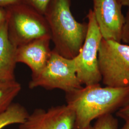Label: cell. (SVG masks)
Returning <instances> with one entry per match:
<instances>
[{"mask_svg": "<svg viewBox=\"0 0 129 129\" xmlns=\"http://www.w3.org/2000/svg\"><path fill=\"white\" fill-rule=\"evenodd\" d=\"M29 114L24 106L18 103H13L6 111L0 114V129L10 125L23 123Z\"/></svg>", "mask_w": 129, "mask_h": 129, "instance_id": "cell-11", "label": "cell"}, {"mask_svg": "<svg viewBox=\"0 0 129 129\" xmlns=\"http://www.w3.org/2000/svg\"><path fill=\"white\" fill-rule=\"evenodd\" d=\"M20 3V0H0V7L6 8Z\"/></svg>", "mask_w": 129, "mask_h": 129, "instance_id": "cell-17", "label": "cell"}, {"mask_svg": "<svg viewBox=\"0 0 129 129\" xmlns=\"http://www.w3.org/2000/svg\"><path fill=\"white\" fill-rule=\"evenodd\" d=\"M7 19V11L5 8L0 7V26L5 22Z\"/></svg>", "mask_w": 129, "mask_h": 129, "instance_id": "cell-18", "label": "cell"}, {"mask_svg": "<svg viewBox=\"0 0 129 129\" xmlns=\"http://www.w3.org/2000/svg\"><path fill=\"white\" fill-rule=\"evenodd\" d=\"M116 115L125 121H129V104L117 111Z\"/></svg>", "mask_w": 129, "mask_h": 129, "instance_id": "cell-16", "label": "cell"}, {"mask_svg": "<svg viewBox=\"0 0 129 129\" xmlns=\"http://www.w3.org/2000/svg\"><path fill=\"white\" fill-rule=\"evenodd\" d=\"M21 2L44 15L51 0H20Z\"/></svg>", "mask_w": 129, "mask_h": 129, "instance_id": "cell-14", "label": "cell"}, {"mask_svg": "<svg viewBox=\"0 0 129 129\" xmlns=\"http://www.w3.org/2000/svg\"><path fill=\"white\" fill-rule=\"evenodd\" d=\"M98 61L104 85L112 88L129 86V45L102 38Z\"/></svg>", "mask_w": 129, "mask_h": 129, "instance_id": "cell-4", "label": "cell"}, {"mask_svg": "<svg viewBox=\"0 0 129 129\" xmlns=\"http://www.w3.org/2000/svg\"><path fill=\"white\" fill-rule=\"evenodd\" d=\"M121 41L129 44V7L125 16V23L122 29Z\"/></svg>", "mask_w": 129, "mask_h": 129, "instance_id": "cell-15", "label": "cell"}, {"mask_svg": "<svg viewBox=\"0 0 129 129\" xmlns=\"http://www.w3.org/2000/svg\"><path fill=\"white\" fill-rule=\"evenodd\" d=\"M94 129V127H93V126H91V125H90V126H89V127H88L87 128H85V129Z\"/></svg>", "mask_w": 129, "mask_h": 129, "instance_id": "cell-21", "label": "cell"}, {"mask_svg": "<svg viewBox=\"0 0 129 129\" xmlns=\"http://www.w3.org/2000/svg\"><path fill=\"white\" fill-rule=\"evenodd\" d=\"M122 6H127L129 7V0H118Z\"/></svg>", "mask_w": 129, "mask_h": 129, "instance_id": "cell-19", "label": "cell"}, {"mask_svg": "<svg viewBox=\"0 0 129 129\" xmlns=\"http://www.w3.org/2000/svg\"><path fill=\"white\" fill-rule=\"evenodd\" d=\"M67 105L73 111V129H84L93 120L112 114L129 104V86L102 87L100 84L85 86L66 93Z\"/></svg>", "mask_w": 129, "mask_h": 129, "instance_id": "cell-1", "label": "cell"}, {"mask_svg": "<svg viewBox=\"0 0 129 129\" xmlns=\"http://www.w3.org/2000/svg\"><path fill=\"white\" fill-rule=\"evenodd\" d=\"M93 12L102 38L121 42L125 16L118 0H93Z\"/></svg>", "mask_w": 129, "mask_h": 129, "instance_id": "cell-7", "label": "cell"}, {"mask_svg": "<svg viewBox=\"0 0 129 129\" xmlns=\"http://www.w3.org/2000/svg\"><path fill=\"white\" fill-rule=\"evenodd\" d=\"M22 90V85L15 80L0 81V114L13 103Z\"/></svg>", "mask_w": 129, "mask_h": 129, "instance_id": "cell-12", "label": "cell"}, {"mask_svg": "<svg viewBox=\"0 0 129 129\" xmlns=\"http://www.w3.org/2000/svg\"><path fill=\"white\" fill-rule=\"evenodd\" d=\"M10 40L16 47L42 37L50 36L43 14L20 3L6 8Z\"/></svg>", "mask_w": 129, "mask_h": 129, "instance_id": "cell-3", "label": "cell"}, {"mask_svg": "<svg viewBox=\"0 0 129 129\" xmlns=\"http://www.w3.org/2000/svg\"><path fill=\"white\" fill-rule=\"evenodd\" d=\"M38 87L47 90L59 89L66 93L82 87L77 77L75 58H66L52 50L46 66L32 77L29 83L30 89Z\"/></svg>", "mask_w": 129, "mask_h": 129, "instance_id": "cell-5", "label": "cell"}, {"mask_svg": "<svg viewBox=\"0 0 129 129\" xmlns=\"http://www.w3.org/2000/svg\"><path fill=\"white\" fill-rule=\"evenodd\" d=\"M87 18L86 37L79 54L74 57L77 77L80 83L85 86L100 84L102 81L98 55L102 37L92 10L89 11Z\"/></svg>", "mask_w": 129, "mask_h": 129, "instance_id": "cell-6", "label": "cell"}, {"mask_svg": "<svg viewBox=\"0 0 129 129\" xmlns=\"http://www.w3.org/2000/svg\"><path fill=\"white\" fill-rule=\"evenodd\" d=\"M121 129H129V121H125V123Z\"/></svg>", "mask_w": 129, "mask_h": 129, "instance_id": "cell-20", "label": "cell"}, {"mask_svg": "<svg viewBox=\"0 0 129 129\" xmlns=\"http://www.w3.org/2000/svg\"><path fill=\"white\" fill-rule=\"evenodd\" d=\"M45 17L50 30L53 50L72 59L78 55L86 37L88 24L80 23L70 9V0H51Z\"/></svg>", "mask_w": 129, "mask_h": 129, "instance_id": "cell-2", "label": "cell"}, {"mask_svg": "<svg viewBox=\"0 0 129 129\" xmlns=\"http://www.w3.org/2000/svg\"><path fill=\"white\" fill-rule=\"evenodd\" d=\"M75 120L74 111L67 104L47 110L37 108L20 124L19 129H73Z\"/></svg>", "mask_w": 129, "mask_h": 129, "instance_id": "cell-8", "label": "cell"}, {"mask_svg": "<svg viewBox=\"0 0 129 129\" xmlns=\"http://www.w3.org/2000/svg\"><path fill=\"white\" fill-rule=\"evenodd\" d=\"M16 48L10 40L6 20L0 26V81L15 80Z\"/></svg>", "mask_w": 129, "mask_h": 129, "instance_id": "cell-10", "label": "cell"}, {"mask_svg": "<svg viewBox=\"0 0 129 129\" xmlns=\"http://www.w3.org/2000/svg\"><path fill=\"white\" fill-rule=\"evenodd\" d=\"M50 40V37H42L17 47V63L27 66L32 71V77L40 72L49 59L52 52Z\"/></svg>", "mask_w": 129, "mask_h": 129, "instance_id": "cell-9", "label": "cell"}, {"mask_svg": "<svg viewBox=\"0 0 129 129\" xmlns=\"http://www.w3.org/2000/svg\"><path fill=\"white\" fill-rule=\"evenodd\" d=\"M93 126L94 129H119V121L112 114H108L98 118Z\"/></svg>", "mask_w": 129, "mask_h": 129, "instance_id": "cell-13", "label": "cell"}]
</instances>
